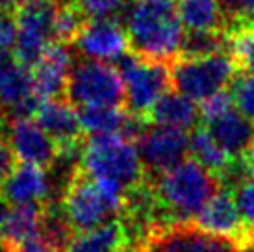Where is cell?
Listing matches in <instances>:
<instances>
[{
  "label": "cell",
  "mask_w": 254,
  "mask_h": 252,
  "mask_svg": "<svg viewBox=\"0 0 254 252\" xmlns=\"http://www.w3.org/2000/svg\"><path fill=\"white\" fill-rule=\"evenodd\" d=\"M125 19L132 54L169 67L180 58L186 32L178 0H130Z\"/></svg>",
  "instance_id": "cell-1"
},
{
  "label": "cell",
  "mask_w": 254,
  "mask_h": 252,
  "mask_svg": "<svg viewBox=\"0 0 254 252\" xmlns=\"http://www.w3.org/2000/svg\"><path fill=\"white\" fill-rule=\"evenodd\" d=\"M147 180L154 189L162 230L173 224L193 223L206 202L221 189L217 176L193 158Z\"/></svg>",
  "instance_id": "cell-2"
},
{
  "label": "cell",
  "mask_w": 254,
  "mask_h": 252,
  "mask_svg": "<svg viewBox=\"0 0 254 252\" xmlns=\"http://www.w3.org/2000/svg\"><path fill=\"white\" fill-rule=\"evenodd\" d=\"M80 169L91 180L123 195L145 180L137 148L121 135H89L84 139Z\"/></svg>",
  "instance_id": "cell-3"
},
{
  "label": "cell",
  "mask_w": 254,
  "mask_h": 252,
  "mask_svg": "<svg viewBox=\"0 0 254 252\" xmlns=\"http://www.w3.org/2000/svg\"><path fill=\"white\" fill-rule=\"evenodd\" d=\"M60 206L74 234L115 223L123 210V193L91 180L78 167L64 188Z\"/></svg>",
  "instance_id": "cell-4"
},
{
  "label": "cell",
  "mask_w": 254,
  "mask_h": 252,
  "mask_svg": "<svg viewBox=\"0 0 254 252\" xmlns=\"http://www.w3.org/2000/svg\"><path fill=\"white\" fill-rule=\"evenodd\" d=\"M169 70L175 91L193 102H204L232 85L240 74V65L230 52H217L204 58H178Z\"/></svg>",
  "instance_id": "cell-5"
},
{
  "label": "cell",
  "mask_w": 254,
  "mask_h": 252,
  "mask_svg": "<svg viewBox=\"0 0 254 252\" xmlns=\"http://www.w3.org/2000/svg\"><path fill=\"white\" fill-rule=\"evenodd\" d=\"M125 87V110L135 117L147 119L148 112L169 91V65L148 62L128 50L113 63Z\"/></svg>",
  "instance_id": "cell-6"
},
{
  "label": "cell",
  "mask_w": 254,
  "mask_h": 252,
  "mask_svg": "<svg viewBox=\"0 0 254 252\" xmlns=\"http://www.w3.org/2000/svg\"><path fill=\"white\" fill-rule=\"evenodd\" d=\"M65 100L82 106H123L125 87L119 72L110 63L78 60L72 63L65 85Z\"/></svg>",
  "instance_id": "cell-7"
},
{
  "label": "cell",
  "mask_w": 254,
  "mask_h": 252,
  "mask_svg": "<svg viewBox=\"0 0 254 252\" xmlns=\"http://www.w3.org/2000/svg\"><path fill=\"white\" fill-rule=\"evenodd\" d=\"M58 7V0H26L13 11L17 24L13 56L26 69H32L47 47L54 43Z\"/></svg>",
  "instance_id": "cell-8"
},
{
  "label": "cell",
  "mask_w": 254,
  "mask_h": 252,
  "mask_svg": "<svg viewBox=\"0 0 254 252\" xmlns=\"http://www.w3.org/2000/svg\"><path fill=\"white\" fill-rule=\"evenodd\" d=\"M135 148L145 171V178H152L188 160L190 135L177 128L147 125L141 135L135 139Z\"/></svg>",
  "instance_id": "cell-9"
},
{
  "label": "cell",
  "mask_w": 254,
  "mask_h": 252,
  "mask_svg": "<svg viewBox=\"0 0 254 252\" xmlns=\"http://www.w3.org/2000/svg\"><path fill=\"white\" fill-rule=\"evenodd\" d=\"M193 224L210 236L232 241L243 252H249L254 247V230L243 223L232 193L225 188L219 189L206 202Z\"/></svg>",
  "instance_id": "cell-10"
},
{
  "label": "cell",
  "mask_w": 254,
  "mask_h": 252,
  "mask_svg": "<svg viewBox=\"0 0 254 252\" xmlns=\"http://www.w3.org/2000/svg\"><path fill=\"white\" fill-rule=\"evenodd\" d=\"M135 252H243L223 238L202 232L193 223L173 224L154 232Z\"/></svg>",
  "instance_id": "cell-11"
},
{
  "label": "cell",
  "mask_w": 254,
  "mask_h": 252,
  "mask_svg": "<svg viewBox=\"0 0 254 252\" xmlns=\"http://www.w3.org/2000/svg\"><path fill=\"white\" fill-rule=\"evenodd\" d=\"M6 139L21 163L50 171L60 158V147L34 121H15L6 125Z\"/></svg>",
  "instance_id": "cell-12"
},
{
  "label": "cell",
  "mask_w": 254,
  "mask_h": 252,
  "mask_svg": "<svg viewBox=\"0 0 254 252\" xmlns=\"http://www.w3.org/2000/svg\"><path fill=\"white\" fill-rule=\"evenodd\" d=\"M72 43L91 62L115 63L128 52L127 30L121 21H87Z\"/></svg>",
  "instance_id": "cell-13"
},
{
  "label": "cell",
  "mask_w": 254,
  "mask_h": 252,
  "mask_svg": "<svg viewBox=\"0 0 254 252\" xmlns=\"http://www.w3.org/2000/svg\"><path fill=\"white\" fill-rule=\"evenodd\" d=\"M72 63H74V58L69 45L50 43L47 47L39 62L30 69L34 93L41 102L60 98V95L65 93Z\"/></svg>",
  "instance_id": "cell-14"
},
{
  "label": "cell",
  "mask_w": 254,
  "mask_h": 252,
  "mask_svg": "<svg viewBox=\"0 0 254 252\" xmlns=\"http://www.w3.org/2000/svg\"><path fill=\"white\" fill-rule=\"evenodd\" d=\"M54 184L49 173L36 165L19 163L4 182L0 184V196L15 206H45L52 202Z\"/></svg>",
  "instance_id": "cell-15"
},
{
  "label": "cell",
  "mask_w": 254,
  "mask_h": 252,
  "mask_svg": "<svg viewBox=\"0 0 254 252\" xmlns=\"http://www.w3.org/2000/svg\"><path fill=\"white\" fill-rule=\"evenodd\" d=\"M36 123L60 147V150L80 147L84 143V130L80 126L76 108L65 98L41 102L36 113Z\"/></svg>",
  "instance_id": "cell-16"
},
{
  "label": "cell",
  "mask_w": 254,
  "mask_h": 252,
  "mask_svg": "<svg viewBox=\"0 0 254 252\" xmlns=\"http://www.w3.org/2000/svg\"><path fill=\"white\" fill-rule=\"evenodd\" d=\"M202 126L232 160H240L254 148V125L238 110H230Z\"/></svg>",
  "instance_id": "cell-17"
},
{
  "label": "cell",
  "mask_w": 254,
  "mask_h": 252,
  "mask_svg": "<svg viewBox=\"0 0 254 252\" xmlns=\"http://www.w3.org/2000/svg\"><path fill=\"white\" fill-rule=\"evenodd\" d=\"M32 95L36 93L30 69L17 62L13 54L0 56V132H4L9 112Z\"/></svg>",
  "instance_id": "cell-18"
},
{
  "label": "cell",
  "mask_w": 254,
  "mask_h": 252,
  "mask_svg": "<svg viewBox=\"0 0 254 252\" xmlns=\"http://www.w3.org/2000/svg\"><path fill=\"white\" fill-rule=\"evenodd\" d=\"M148 125L177 128L182 132H193L202 125L198 104L180 95L178 91H167L147 115Z\"/></svg>",
  "instance_id": "cell-19"
},
{
  "label": "cell",
  "mask_w": 254,
  "mask_h": 252,
  "mask_svg": "<svg viewBox=\"0 0 254 252\" xmlns=\"http://www.w3.org/2000/svg\"><path fill=\"white\" fill-rule=\"evenodd\" d=\"M80 126L89 135H121L125 137L132 113L121 106H82L76 108Z\"/></svg>",
  "instance_id": "cell-20"
},
{
  "label": "cell",
  "mask_w": 254,
  "mask_h": 252,
  "mask_svg": "<svg viewBox=\"0 0 254 252\" xmlns=\"http://www.w3.org/2000/svg\"><path fill=\"white\" fill-rule=\"evenodd\" d=\"M178 15L188 32L226 34V19L219 0H178Z\"/></svg>",
  "instance_id": "cell-21"
},
{
  "label": "cell",
  "mask_w": 254,
  "mask_h": 252,
  "mask_svg": "<svg viewBox=\"0 0 254 252\" xmlns=\"http://www.w3.org/2000/svg\"><path fill=\"white\" fill-rule=\"evenodd\" d=\"M127 247L119 221L104 224L100 228L74 234L65 252H117Z\"/></svg>",
  "instance_id": "cell-22"
},
{
  "label": "cell",
  "mask_w": 254,
  "mask_h": 252,
  "mask_svg": "<svg viewBox=\"0 0 254 252\" xmlns=\"http://www.w3.org/2000/svg\"><path fill=\"white\" fill-rule=\"evenodd\" d=\"M47 206V204H45ZM45 206H15L9 210L4 228L0 232V241L4 245H15L22 239L39 234Z\"/></svg>",
  "instance_id": "cell-23"
},
{
  "label": "cell",
  "mask_w": 254,
  "mask_h": 252,
  "mask_svg": "<svg viewBox=\"0 0 254 252\" xmlns=\"http://www.w3.org/2000/svg\"><path fill=\"white\" fill-rule=\"evenodd\" d=\"M190 154L193 156V160L197 161L198 165H202L206 171H210L215 176L223 175L228 169V165L232 163V158L219 147L202 125L191 132Z\"/></svg>",
  "instance_id": "cell-24"
},
{
  "label": "cell",
  "mask_w": 254,
  "mask_h": 252,
  "mask_svg": "<svg viewBox=\"0 0 254 252\" xmlns=\"http://www.w3.org/2000/svg\"><path fill=\"white\" fill-rule=\"evenodd\" d=\"M228 34L215 32H186L180 58H204L217 52H230Z\"/></svg>",
  "instance_id": "cell-25"
},
{
  "label": "cell",
  "mask_w": 254,
  "mask_h": 252,
  "mask_svg": "<svg viewBox=\"0 0 254 252\" xmlns=\"http://www.w3.org/2000/svg\"><path fill=\"white\" fill-rule=\"evenodd\" d=\"M85 22H87L85 15L80 11V7L74 2L60 4L54 21V43L71 45L80 34V30L84 28Z\"/></svg>",
  "instance_id": "cell-26"
},
{
  "label": "cell",
  "mask_w": 254,
  "mask_h": 252,
  "mask_svg": "<svg viewBox=\"0 0 254 252\" xmlns=\"http://www.w3.org/2000/svg\"><path fill=\"white\" fill-rule=\"evenodd\" d=\"M130 0H74L87 21H119Z\"/></svg>",
  "instance_id": "cell-27"
},
{
  "label": "cell",
  "mask_w": 254,
  "mask_h": 252,
  "mask_svg": "<svg viewBox=\"0 0 254 252\" xmlns=\"http://www.w3.org/2000/svg\"><path fill=\"white\" fill-rule=\"evenodd\" d=\"M226 19V34L254 28V0H219Z\"/></svg>",
  "instance_id": "cell-28"
},
{
  "label": "cell",
  "mask_w": 254,
  "mask_h": 252,
  "mask_svg": "<svg viewBox=\"0 0 254 252\" xmlns=\"http://www.w3.org/2000/svg\"><path fill=\"white\" fill-rule=\"evenodd\" d=\"M232 100L238 112L254 125V74L240 70L232 82Z\"/></svg>",
  "instance_id": "cell-29"
},
{
  "label": "cell",
  "mask_w": 254,
  "mask_h": 252,
  "mask_svg": "<svg viewBox=\"0 0 254 252\" xmlns=\"http://www.w3.org/2000/svg\"><path fill=\"white\" fill-rule=\"evenodd\" d=\"M198 110H200L202 125L212 119H217V117H221V115H225L226 112L234 110L232 93L228 91V89L215 93L213 97L206 98L204 102H200V104H198Z\"/></svg>",
  "instance_id": "cell-30"
},
{
  "label": "cell",
  "mask_w": 254,
  "mask_h": 252,
  "mask_svg": "<svg viewBox=\"0 0 254 252\" xmlns=\"http://www.w3.org/2000/svg\"><path fill=\"white\" fill-rule=\"evenodd\" d=\"M15 39H17V24L13 11L0 9V56L13 54Z\"/></svg>",
  "instance_id": "cell-31"
},
{
  "label": "cell",
  "mask_w": 254,
  "mask_h": 252,
  "mask_svg": "<svg viewBox=\"0 0 254 252\" xmlns=\"http://www.w3.org/2000/svg\"><path fill=\"white\" fill-rule=\"evenodd\" d=\"M7 251L9 252H58L47 239L43 238L41 234L32 236V238H28V239H22V241L15 243V245H9Z\"/></svg>",
  "instance_id": "cell-32"
},
{
  "label": "cell",
  "mask_w": 254,
  "mask_h": 252,
  "mask_svg": "<svg viewBox=\"0 0 254 252\" xmlns=\"http://www.w3.org/2000/svg\"><path fill=\"white\" fill-rule=\"evenodd\" d=\"M17 167V158L6 139V133L0 132V184L11 175V171Z\"/></svg>",
  "instance_id": "cell-33"
},
{
  "label": "cell",
  "mask_w": 254,
  "mask_h": 252,
  "mask_svg": "<svg viewBox=\"0 0 254 252\" xmlns=\"http://www.w3.org/2000/svg\"><path fill=\"white\" fill-rule=\"evenodd\" d=\"M26 0H0V9H4V11H15Z\"/></svg>",
  "instance_id": "cell-34"
},
{
  "label": "cell",
  "mask_w": 254,
  "mask_h": 252,
  "mask_svg": "<svg viewBox=\"0 0 254 252\" xmlns=\"http://www.w3.org/2000/svg\"><path fill=\"white\" fill-rule=\"evenodd\" d=\"M7 215H9V206H7L6 200L0 196V232L4 228V223H6Z\"/></svg>",
  "instance_id": "cell-35"
},
{
  "label": "cell",
  "mask_w": 254,
  "mask_h": 252,
  "mask_svg": "<svg viewBox=\"0 0 254 252\" xmlns=\"http://www.w3.org/2000/svg\"><path fill=\"white\" fill-rule=\"evenodd\" d=\"M60 4H69V2H74V0H58Z\"/></svg>",
  "instance_id": "cell-36"
},
{
  "label": "cell",
  "mask_w": 254,
  "mask_h": 252,
  "mask_svg": "<svg viewBox=\"0 0 254 252\" xmlns=\"http://www.w3.org/2000/svg\"><path fill=\"white\" fill-rule=\"evenodd\" d=\"M249 252H254V247H253V249H251V251H249Z\"/></svg>",
  "instance_id": "cell-37"
}]
</instances>
